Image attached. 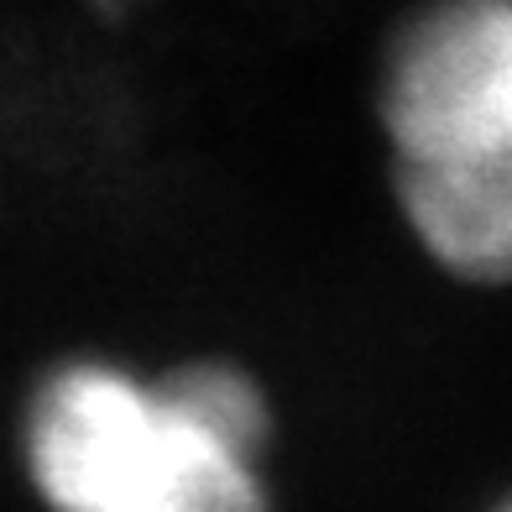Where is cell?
Listing matches in <instances>:
<instances>
[{"mask_svg": "<svg viewBox=\"0 0 512 512\" xmlns=\"http://www.w3.org/2000/svg\"><path fill=\"white\" fill-rule=\"evenodd\" d=\"M277 403L246 361H48L16 408L42 512H277Z\"/></svg>", "mask_w": 512, "mask_h": 512, "instance_id": "1", "label": "cell"}, {"mask_svg": "<svg viewBox=\"0 0 512 512\" xmlns=\"http://www.w3.org/2000/svg\"><path fill=\"white\" fill-rule=\"evenodd\" d=\"M377 136L418 256L512 288V0H429L387 42Z\"/></svg>", "mask_w": 512, "mask_h": 512, "instance_id": "2", "label": "cell"}, {"mask_svg": "<svg viewBox=\"0 0 512 512\" xmlns=\"http://www.w3.org/2000/svg\"><path fill=\"white\" fill-rule=\"evenodd\" d=\"M492 512H512V497H502V502H497V507H492Z\"/></svg>", "mask_w": 512, "mask_h": 512, "instance_id": "3", "label": "cell"}]
</instances>
